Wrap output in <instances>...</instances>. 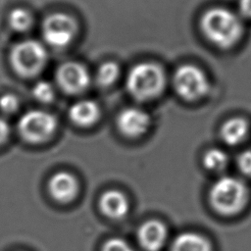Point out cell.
Masks as SVG:
<instances>
[{
	"label": "cell",
	"instance_id": "ba28073f",
	"mask_svg": "<svg viewBox=\"0 0 251 251\" xmlns=\"http://www.w3.org/2000/svg\"><path fill=\"white\" fill-rule=\"evenodd\" d=\"M55 77L59 87L70 94H76L85 90L90 82L87 69L82 64L74 61L59 66Z\"/></svg>",
	"mask_w": 251,
	"mask_h": 251
},
{
	"label": "cell",
	"instance_id": "44dd1931",
	"mask_svg": "<svg viewBox=\"0 0 251 251\" xmlns=\"http://www.w3.org/2000/svg\"><path fill=\"white\" fill-rule=\"evenodd\" d=\"M19 107L18 98L11 93H6L0 96V110L5 114H12Z\"/></svg>",
	"mask_w": 251,
	"mask_h": 251
},
{
	"label": "cell",
	"instance_id": "30bf717a",
	"mask_svg": "<svg viewBox=\"0 0 251 251\" xmlns=\"http://www.w3.org/2000/svg\"><path fill=\"white\" fill-rule=\"evenodd\" d=\"M167 227L158 220L144 222L137 229V240L145 251H159L167 239Z\"/></svg>",
	"mask_w": 251,
	"mask_h": 251
},
{
	"label": "cell",
	"instance_id": "d6986e66",
	"mask_svg": "<svg viewBox=\"0 0 251 251\" xmlns=\"http://www.w3.org/2000/svg\"><path fill=\"white\" fill-rule=\"evenodd\" d=\"M33 97L43 103H48L54 98V88L46 80H38L32 87Z\"/></svg>",
	"mask_w": 251,
	"mask_h": 251
},
{
	"label": "cell",
	"instance_id": "9a60e30c",
	"mask_svg": "<svg viewBox=\"0 0 251 251\" xmlns=\"http://www.w3.org/2000/svg\"><path fill=\"white\" fill-rule=\"evenodd\" d=\"M171 251H212L209 240L201 234L187 231L176 236Z\"/></svg>",
	"mask_w": 251,
	"mask_h": 251
},
{
	"label": "cell",
	"instance_id": "4fadbf2b",
	"mask_svg": "<svg viewBox=\"0 0 251 251\" xmlns=\"http://www.w3.org/2000/svg\"><path fill=\"white\" fill-rule=\"evenodd\" d=\"M100 109L92 100H80L74 103L69 110L71 121L79 126H89L99 118Z\"/></svg>",
	"mask_w": 251,
	"mask_h": 251
},
{
	"label": "cell",
	"instance_id": "52a82bcc",
	"mask_svg": "<svg viewBox=\"0 0 251 251\" xmlns=\"http://www.w3.org/2000/svg\"><path fill=\"white\" fill-rule=\"evenodd\" d=\"M76 32L75 20L64 13H54L45 18L41 27L43 39L49 45L62 48L69 45Z\"/></svg>",
	"mask_w": 251,
	"mask_h": 251
},
{
	"label": "cell",
	"instance_id": "6da1fadb",
	"mask_svg": "<svg viewBox=\"0 0 251 251\" xmlns=\"http://www.w3.org/2000/svg\"><path fill=\"white\" fill-rule=\"evenodd\" d=\"M200 27L203 35L222 49L234 46L242 37L244 29L240 16L225 7L207 10L201 17Z\"/></svg>",
	"mask_w": 251,
	"mask_h": 251
},
{
	"label": "cell",
	"instance_id": "3957f363",
	"mask_svg": "<svg viewBox=\"0 0 251 251\" xmlns=\"http://www.w3.org/2000/svg\"><path fill=\"white\" fill-rule=\"evenodd\" d=\"M248 201L246 184L234 176H222L209 190L211 207L220 215L233 216L243 210Z\"/></svg>",
	"mask_w": 251,
	"mask_h": 251
},
{
	"label": "cell",
	"instance_id": "5b68a950",
	"mask_svg": "<svg viewBox=\"0 0 251 251\" xmlns=\"http://www.w3.org/2000/svg\"><path fill=\"white\" fill-rule=\"evenodd\" d=\"M173 86L176 94L184 100L196 101L203 98L210 89L207 75L192 64L179 66L173 75Z\"/></svg>",
	"mask_w": 251,
	"mask_h": 251
},
{
	"label": "cell",
	"instance_id": "277c9868",
	"mask_svg": "<svg viewBox=\"0 0 251 251\" xmlns=\"http://www.w3.org/2000/svg\"><path fill=\"white\" fill-rule=\"evenodd\" d=\"M47 61L45 47L34 39H25L14 45L10 53V62L17 74L33 76L40 73Z\"/></svg>",
	"mask_w": 251,
	"mask_h": 251
},
{
	"label": "cell",
	"instance_id": "7c38bea8",
	"mask_svg": "<svg viewBox=\"0 0 251 251\" xmlns=\"http://www.w3.org/2000/svg\"><path fill=\"white\" fill-rule=\"evenodd\" d=\"M99 208L106 217L112 220H120L126 216L129 210V202L122 191L110 189L101 195Z\"/></svg>",
	"mask_w": 251,
	"mask_h": 251
},
{
	"label": "cell",
	"instance_id": "e0dca14e",
	"mask_svg": "<svg viewBox=\"0 0 251 251\" xmlns=\"http://www.w3.org/2000/svg\"><path fill=\"white\" fill-rule=\"evenodd\" d=\"M8 23L12 29L16 31H25L30 27L32 17L27 10L24 8H15L9 14Z\"/></svg>",
	"mask_w": 251,
	"mask_h": 251
},
{
	"label": "cell",
	"instance_id": "9c48e42d",
	"mask_svg": "<svg viewBox=\"0 0 251 251\" xmlns=\"http://www.w3.org/2000/svg\"><path fill=\"white\" fill-rule=\"evenodd\" d=\"M117 126L126 136L137 137L147 131L150 126V117L141 108H125L118 115Z\"/></svg>",
	"mask_w": 251,
	"mask_h": 251
},
{
	"label": "cell",
	"instance_id": "ffe728a7",
	"mask_svg": "<svg viewBox=\"0 0 251 251\" xmlns=\"http://www.w3.org/2000/svg\"><path fill=\"white\" fill-rule=\"evenodd\" d=\"M101 251H134L133 248L124 239L114 237L108 239L102 246Z\"/></svg>",
	"mask_w": 251,
	"mask_h": 251
},
{
	"label": "cell",
	"instance_id": "5bb4252c",
	"mask_svg": "<svg viewBox=\"0 0 251 251\" xmlns=\"http://www.w3.org/2000/svg\"><path fill=\"white\" fill-rule=\"evenodd\" d=\"M249 131V126L243 118L234 117L228 119L221 127V137L224 142L235 146L244 141Z\"/></svg>",
	"mask_w": 251,
	"mask_h": 251
},
{
	"label": "cell",
	"instance_id": "2e32d148",
	"mask_svg": "<svg viewBox=\"0 0 251 251\" xmlns=\"http://www.w3.org/2000/svg\"><path fill=\"white\" fill-rule=\"evenodd\" d=\"M202 161L207 170L212 172H221L226 168L228 157L224 150L220 148H211L204 153Z\"/></svg>",
	"mask_w": 251,
	"mask_h": 251
},
{
	"label": "cell",
	"instance_id": "8fae6325",
	"mask_svg": "<svg viewBox=\"0 0 251 251\" xmlns=\"http://www.w3.org/2000/svg\"><path fill=\"white\" fill-rule=\"evenodd\" d=\"M48 190L54 200L67 203L72 201L77 193V180L68 172L56 173L49 179Z\"/></svg>",
	"mask_w": 251,
	"mask_h": 251
},
{
	"label": "cell",
	"instance_id": "7a4b0ae2",
	"mask_svg": "<svg viewBox=\"0 0 251 251\" xmlns=\"http://www.w3.org/2000/svg\"><path fill=\"white\" fill-rule=\"evenodd\" d=\"M166 80L165 72L160 65L153 62H141L128 71L126 87L134 99L149 101L164 91Z\"/></svg>",
	"mask_w": 251,
	"mask_h": 251
},
{
	"label": "cell",
	"instance_id": "8992f818",
	"mask_svg": "<svg viewBox=\"0 0 251 251\" xmlns=\"http://www.w3.org/2000/svg\"><path fill=\"white\" fill-rule=\"evenodd\" d=\"M57 126L55 117L43 110H30L18 121L20 135L28 142L39 143L48 139Z\"/></svg>",
	"mask_w": 251,
	"mask_h": 251
},
{
	"label": "cell",
	"instance_id": "ac0fdd59",
	"mask_svg": "<svg viewBox=\"0 0 251 251\" xmlns=\"http://www.w3.org/2000/svg\"><path fill=\"white\" fill-rule=\"evenodd\" d=\"M119 74L120 69L115 62H105L98 68L95 80L101 86H109L116 81Z\"/></svg>",
	"mask_w": 251,
	"mask_h": 251
},
{
	"label": "cell",
	"instance_id": "7402d4cb",
	"mask_svg": "<svg viewBox=\"0 0 251 251\" xmlns=\"http://www.w3.org/2000/svg\"><path fill=\"white\" fill-rule=\"evenodd\" d=\"M236 165L237 169L242 175L251 176V150L242 151L237 156Z\"/></svg>",
	"mask_w": 251,
	"mask_h": 251
},
{
	"label": "cell",
	"instance_id": "cb8c5ba5",
	"mask_svg": "<svg viewBox=\"0 0 251 251\" xmlns=\"http://www.w3.org/2000/svg\"><path fill=\"white\" fill-rule=\"evenodd\" d=\"M10 133V126L8 123L0 117V144H2L7 137L9 136Z\"/></svg>",
	"mask_w": 251,
	"mask_h": 251
},
{
	"label": "cell",
	"instance_id": "603a6c76",
	"mask_svg": "<svg viewBox=\"0 0 251 251\" xmlns=\"http://www.w3.org/2000/svg\"><path fill=\"white\" fill-rule=\"evenodd\" d=\"M237 8L241 19L251 20V0H238Z\"/></svg>",
	"mask_w": 251,
	"mask_h": 251
}]
</instances>
